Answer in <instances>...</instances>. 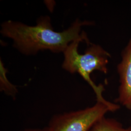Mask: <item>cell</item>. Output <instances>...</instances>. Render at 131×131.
<instances>
[{"label": "cell", "instance_id": "obj_5", "mask_svg": "<svg viewBox=\"0 0 131 131\" xmlns=\"http://www.w3.org/2000/svg\"><path fill=\"white\" fill-rule=\"evenodd\" d=\"M89 131H131V126L125 128L117 120L104 117L99 121Z\"/></svg>", "mask_w": 131, "mask_h": 131}, {"label": "cell", "instance_id": "obj_4", "mask_svg": "<svg viewBox=\"0 0 131 131\" xmlns=\"http://www.w3.org/2000/svg\"><path fill=\"white\" fill-rule=\"evenodd\" d=\"M119 85L116 103L131 111V37L122 52V60L117 66Z\"/></svg>", "mask_w": 131, "mask_h": 131}, {"label": "cell", "instance_id": "obj_6", "mask_svg": "<svg viewBox=\"0 0 131 131\" xmlns=\"http://www.w3.org/2000/svg\"><path fill=\"white\" fill-rule=\"evenodd\" d=\"M7 70L1 59L0 61V90L13 99L16 98L18 92L17 86L12 84L7 77Z\"/></svg>", "mask_w": 131, "mask_h": 131}, {"label": "cell", "instance_id": "obj_3", "mask_svg": "<svg viewBox=\"0 0 131 131\" xmlns=\"http://www.w3.org/2000/svg\"><path fill=\"white\" fill-rule=\"evenodd\" d=\"M119 108L117 103L97 102L93 106L84 109L53 116L47 127L49 131H89L106 113L114 112Z\"/></svg>", "mask_w": 131, "mask_h": 131}, {"label": "cell", "instance_id": "obj_2", "mask_svg": "<svg viewBox=\"0 0 131 131\" xmlns=\"http://www.w3.org/2000/svg\"><path fill=\"white\" fill-rule=\"evenodd\" d=\"M82 42L90 43L88 38H80L71 42L63 52L64 59L62 68L70 73H79L93 90L97 102L110 104L111 103L106 100L103 96L104 91L103 85L95 84L91 79L90 75L95 70L107 74V65L111 55L102 46L95 44H90L84 53L80 54L78 50L80 43Z\"/></svg>", "mask_w": 131, "mask_h": 131}, {"label": "cell", "instance_id": "obj_1", "mask_svg": "<svg viewBox=\"0 0 131 131\" xmlns=\"http://www.w3.org/2000/svg\"><path fill=\"white\" fill-rule=\"evenodd\" d=\"M91 21L76 19L69 28L56 32L52 26L50 17L41 16L36 25L30 26L11 20L1 25V33L13 41V46L21 53L34 55L40 51L49 50L54 53L64 52L71 42L80 38H88L82 27L93 25Z\"/></svg>", "mask_w": 131, "mask_h": 131}, {"label": "cell", "instance_id": "obj_7", "mask_svg": "<svg viewBox=\"0 0 131 131\" xmlns=\"http://www.w3.org/2000/svg\"><path fill=\"white\" fill-rule=\"evenodd\" d=\"M21 131H49L48 127L43 128H34V129H26Z\"/></svg>", "mask_w": 131, "mask_h": 131}]
</instances>
